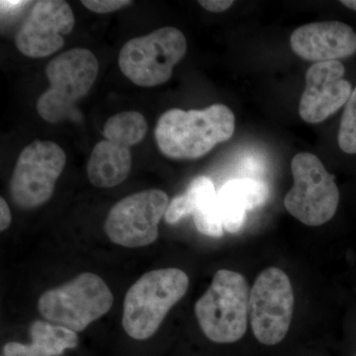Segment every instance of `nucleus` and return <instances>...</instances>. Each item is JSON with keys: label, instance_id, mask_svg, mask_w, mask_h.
I'll return each instance as SVG.
<instances>
[{"label": "nucleus", "instance_id": "f257e3e1", "mask_svg": "<svg viewBox=\"0 0 356 356\" xmlns=\"http://www.w3.org/2000/svg\"><path fill=\"white\" fill-rule=\"evenodd\" d=\"M235 129L233 111L226 105L214 104L203 110H168L159 117L154 136L163 156L196 159L231 139Z\"/></svg>", "mask_w": 356, "mask_h": 356}, {"label": "nucleus", "instance_id": "f03ea898", "mask_svg": "<svg viewBox=\"0 0 356 356\" xmlns=\"http://www.w3.org/2000/svg\"><path fill=\"white\" fill-rule=\"evenodd\" d=\"M188 286V276L181 269L161 268L145 273L124 300L122 325L128 336L138 341L153 337Z\"/></svg>", "mask_w": 356, "mask_h": 356}, {"label": "nucleus", "instance_id": "7ed1b4c3", "mask_svg": "<svg viewBox=\"0 0 356 356\" xmlns=\"http://www.w3.org/2000/svg\"><path fill=\"white\" fill-rule=\"evenodd\" d=\"M250 293L245 276L235 271H217L210 287L196 302L199 325L210 341L233 343L248 330Z\"/></svg>", "mask_w": 356, "mask_h": 356}, {"label": "nucleus", "instance_id": "20e7f679", "mask_svg": "<svg viewBox=\"0 0 356 356\" xmlns=\"http://www.w3.org/2000/svg\"><path fill=\"white\" fill-rule=\"evenodd\" d=\"M99 64L88 49H72L51 60L46 67L50 88L40 96V116L56 124L76 119V103L88 95L98 76Z\"/></svg>", "mask_w": 356, "mask_h": 356}, {"label": "nucleus", "instance_id": "39448f33", "mask_svg": "<svg viewBox=\"0 0 356 356\" xmlns=\"http://www.w3.org/2000/svg\"><path fill=\"white\" fill-rule=\"evenodd\" d=\"M114 297L105 281L95 273L79 274L62 286L41 295L38 311L51 324L77 332L106 315Z\"/></svg>", "mask_w": 356, "mask_h": 356}, {"label": "nucleus", "instance_id": "423d86ee", "mask_svg": "<svg viewBox=\"0 0 356 356\" xmlns=\"http://www.w3.org/2000/svg\"><path fill=\"white\" fill-rule=\"evenodd\" d=\"M186 51L184 33L175 27L159 28L124 44L119 54V67L136 86L154 88L172 77L173 67Z\"/></svg>", "mask_w": 356, "mask_h": 356}, {"label": "nucleus", "instance_id": "0eeeda50", "mask_svg": "<svg viewBox=\"0 0 356 356\" xmlns=\"http://www.w3.org/2000/svg\"><path fill=\"white\" fill-rule=\"evenodd\" d=\"M294 185L284 198L285 208L306 226H322L336 214L339 191L334 175L315 154L300 153L293 158Z\"/></svg>", "mask_w": 356, "mask_h": 356}, {"label": "nucleus", "instance_id": "6e6552de", "mask_svg": "<svg viewBox=\"0 0 356 356\" xmlns=\"http://www.w3.org/2000/svg\"><path fill=\"white\" fill-rule=\"evenodd\" d=\"M67 163L64 149L51 140H34L21 152L9 185L10 197L21 209L48 202Z\"/></svg>", "mask_w": 356, "mask_h": 356}, {"label": "nucleus", "instance_id": "1a4fd4ad", "mask_svg": "<svg viewBox=\"0 0 356 356\" xmlns=\"http://www.w3.org/2000/svg\"><path fill=\"white\" fill-rule=\"evenodd\" d=\"M294 292L287 274L268 267L259 274L250 293V321L257 341L266 346L281 343L289 331Z\"/></svg>", "mask_w": 356, "mask_h": 356}, {"label": "nucleus", "instance_id": "9d476101", "mask_svg": "<svg viewBox=\"0 0 356 356\" xmlns=\"http://www.w3.org/2000/svg\"><path fill=\"white\" fill-rule=\"evenodd\" d=\"M168 196L159 189L129 195L115 204L104 224L105 233L115 245L143 248L158 240L159 224L168 207Z\"/></svg>", "mask_w": 356, "mask_h": 356}, {"label": "nucleus", "instance_id": "9b49d317", "mask_svg": "<svg viewBox=\"0 0 356 356\" xmlns=\"http://www.w3.org/2000/svg\"><path fill=\"white\" fill-rule=\"evenodd\" d=\"M74 23V13L67 2L40 0L20 26L16 47L26 57H48L64 47L65 36L72 33Z\"/></svg>", "mask_w": 356, "mask_h": 356}, {"label": "nucleus", "instance_id": "f8f14e48", "mask_svg": "<svg viewBox=\"0 0 356 356\" xmlns=\"http://www.w3.org/2000/svg\"><path fill=\"white\" fill-rule=\"evenodd\" d=\"M346 67L339 60L317 63L306 74V88L299 104V113L307 123L327 120L346 104L353 86L343 79Z\"/></svg>", "mask_w": 356, "mask_h": 356}, {"label": "nucleus", "instance_id": "ddd939ff", "mask_svg": "<svg viewBox=\"0 0 356 356\" xmlns=\"http://www.w3.org/2000/svg\"><path fill=\"white\" fill-rule=\"evenodd\" d=\"M290 46L309 62L339 60L356 53V33L339 21L314 22L297 28L290 37Z\"/></svg>", "mask_w": 356, "mask_h": 356}, {"label": "nucleus", "instance_id": "4468645a", "mask_svg": "<svg viewBox=\"0 0 356 356\" xmlns=\"http://www.w3.org/2000/svg\"><path fill=\"white\" fill-rule=\"evenodd\" d=\"M192 215L196 229L203 235L220 238L224 234L218 208V192L207 177L194 178L181 195L172 199L165 211V219L175 225Z\"/></svg>", "mask_w": 356, "mask_h": 356}, {"label": "nucleus", "instance_id": "2eb2a0df", "mask_svg": "<svg viewBox=\"0 0 356 356\" xmlns=\"http://www.w3.org/2000/svg\"><path fill=\"white\" fill-rule=\"evenodd\" d=\"M268 195V187L261 180L238 178L226 182L218 191V208L224 229L228 233H238L248 211L264 206Z\"/></svg>", "mask_w": 356, "mask_h": 356}, {"label": "nucleus", "instance_id": "dca6fc26", "mask_svg": "<svg viewBox=\"0 0 356 356\" xmlns=\"http://www.w3.org/2000/svg\"><path fill=\"white\" fill-rule=\"evenodd\" d=\"M132 168L128 147L102 140L93 147L88 163L89 181L99 188H112L125 181Z\"/></svg>", "mask_w": 356, "mask_h": 356}, {"label": "nucleus", "instance_id": "f3484780", "mask_svg": "<svg viewBox=\"0 0 356 356\" xmlns=\"http://www.w3.org/2000/svg\"><path fill=\"white\" fill-rule=\"evenodd\" d=\"M32 343H6L3 356H60L79 344L76 332L48 322L36 321L30 327Z\"/></svg>", "mask_w": 356, "mask_h": 356}, {"label": "nucleus", "instance_id": "a211bd4d", "mask_svg": "<svg viewBox=\"0 0 356 356\" xmlns=\"http://www.w3.org/2000/svg\"><path fill=\"white\" fill-rule=\"evenodd\" d=\"M147 132L146 118L144 115L136 111L121 112L113 115L103 128L105 139L128 149L142 142Z\"/></svg>", "mask_w": 356, "mask_h": 356}, {"label": "nucleus", "instance_id": "6ab92c4d", "mask_svg": "<svg viewBox=\"0 0 356 356\" xmlns=\"http://www.w3.org/2000/svg\"><path fill=\"white\" fill-rule=\"evenodd\" d=\"M337 142L344 153L356 154V86L344 107Z\"/></svg>", "mask_w": 356, "mask_h": 356}, {"label": "nucleus", "instance_id": "aec40b11", "mask_svg": "<svg viewBox=\"0 0 356 356\" xmlns=\"http://www.w3.org/2000/svg\"><path fill=\"white\" fill-rule=\"evenodd\" d=\"M81 3L92 13L106 14L115 13L119 9L131 6L133 1L130 0H83Z\"/></svg>", "mask_w": 356, "mask_h": 356}, {"label": "nucleus", "instance_id": "412c9836", "mask_svg": "<svg viewBox=\"0 0 356 356\" xmlns=\"http://www.w3.org/2000/svg\"><path fill=\"white\" fill-rule=\"evenodd\" d=\"M199 4L210 13H224L233 6V0H200Z\"/></svg>", "mask_w": 356, "mask_h": 356}, {"label": "nucleus", "instance_id": "4be33fe9", "mask_svg": "<svg viewBox=\"0 0 356 356\" xmlns=\"http://www.w3.org/2000/svg\"><path fill=\"white\" fill-rule=\"evenodd\" d=\"M13 217H11L10 208L3 197L0 198V231H6L10 226Z\"/></svg>", "mask_w": 356, "mask_h": 356}, {"label": "nucleus", "instance_id": "5701e85b", "mask_svg": "<svg viewBox=\"0 0 356 356\" xmlns=\"http://www.w3.org/2000/svg\"><path fill=\"white\" fill-rule=\"evenodd\" d=\"M341 3L350 8L351 10L356 11V0H343V1H341Z\"/></svg>", "mask_w": 356, "mask_h": 356}]
</instances>
